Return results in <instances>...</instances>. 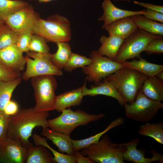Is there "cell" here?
Wrapping results in <instances>:
<instances>
[{"mask_svg": "<svg viewBox=\"0 0 163 163\" xmlns=\"http://www.w3.org/2000/svg\"><path fill=\"white\" fill-rule=\"evenodd\" d=\"M48 111H37L34 107L19 109L15 114L9 116L7 136L19 139L27 149L34 145L29 141L33 129L48 127Z\"/></svg>", "mask_w": 163, "mask_h": 163, "instance_id": "1", "label": "cell"}, {"mask_svg": "<svg viewBox=\"0 0 163 163\" xmlns=\"http://www.w3.org/2000/svg\"><path fill=\"white\" fill-rule=\"evenodd\" d=\"M147 77L136 70L124 67L105 78L113 85L125 102L131 103Z\"/></svg>", "mask_w": 163, "mask_h": 163, "instance_id": "2", "label": "cell"}, {"mask_svg": "<svg viewBox=\"0 0 163 163\" xmlns=\"http://www.w3.org/2000/svg\"><path fill=\"white\" fill-rule=\"evenodd\" d=\"M101 138L97 143L81 149V153L93 163H124L126 147L122 144L113 143L106 134Z\"/></svg>", "mask_w": 163, "mask_h": 163, "instance_id": "3", "label": "cell"}, {"mask_svg": "<svg viewBox=\"0 0 163 163\" xmlns=\"http://www.w3.org/2000/svg\"><path fill=\"white\" fill-rule=\"evenodd\" d=\"M33 31L46 41L54 43L68 42L71 38L69 21L65 17L58 14L50 16L46 20L39 18Z\"/></svg>", "mask_w": 163, "mask_h": 163, "instance_id": "4", "label": "cell"}, {"mask_svg": "<svg viewBox=\"0 0 163 163\" xmlns=\"http://www.w3.org/2000/svg\"><path fill=\"white\" fill-rule=\"evenodd\" d=\"M62 112L58 117L48 120V127L53 130L69 135L78 126H86L105 116L104 113L89 114L80 110L74 111L69 108L64 110Z\"/></svg>", "mask_w": 163, "mask_h": 163, "instance_id": "5", "label": "cell"}, {"mask_svg": "<svg viewBox=\"0 0 163 163\" xmlns=\"http://www.w3.org/2000/svg\"><path fill=\"white\" fill-rule=\"evenodd\" d=\"M52 75L38 76L31 79L36 103L34 107L37 111L55 110L56 97L55 92L57 86L56 80Z\"/></svg>", "mask_w": 163, "mask_h": 163, "instance_id": "6", "label": "cell"}, {"mask_svg": "<svg viewBox=\"0 0 163 163\" xmlns=\"http://www.w3.org/2000/svg\"><path fill=\"white\" fill-rule=\"evenodd\" d=\"M130 104H124L126 116L136 121L147 122L152 120L158 111L163 108V104L160 101L150 99L140 90L134 101Z\"/></svg>", "mask_w": 163, "mask_h": 163, "instance_id": "7", "label": "cell"}, {"mask_svg": "<svg viewBox=\"0 0 163 163\" xmlns=\"http://www.w3.org/2000/svg\"><path fill=\"white\" fill-rule=\"evenodd\" d=\"M51 54L40 53L29 51L25 56L26 67L21 76L22 79L27 80L40 76H61L63 73L61 69L52 63Z\"/></svg>", "mask_w": 163, "mask_h": 163, "instance_id": "8", "label": "cell"}, {"mask_svg": "<svg viewBox=\"0 0 163 163\" xmlns=\"http://www.w3.org/2000/svg\"><path fill=\"white\" fill-rule=\"evenodd\" d=\"M162 36L138 29L124 40L114 61L122 63L129 59L141 58V53L152 39Z\"/></svg>", "mask_w": 163, "mask_h": 163, "instance_id": "9", "label": "cell"}, {"mask_svg": "<svg viewBox=\"0 0 163 163\" xmlns=\"http://www.w3.org/2000/svg\"><path fill=\"white\" fill-rule=\"evenodd\" d=\"M90 57L92 62L82 68V69L86 75V80L94 82L95 85L101 82L103 79L124 67L122 63L104 57L96 51H92Z\"/></svg>", "mask_w": 163, "mask_h": 163, "instance_id": "10", "label": "cell"}, {"mask_svg": "<svg viewBox=\"0 0 163 163\" xmlns=\"http://www.w3.org/2000/svg\"><path fill=\"white\" fill-rule=\"evenodd\" d=\"M40 18L33 7L29 4L10 15L4 23L19 34L25 31L33 30Z\"/></svg>", "mask_w": 163, "mask_h": 163, "instance_id": "11", "label": "cell"}, {"mask_svg": "<svg viewBox=\"0 0 163 163\" xmlns=\"http://www.w3.org/2000/svg\"><path fill=\"white\" fill-rule=\"evenodd\" d=\"M27 151L19 139L6 136L0 142V163H25Z\"/></svg>", "mask_w": 163, "mask_h": 163, "instance_id": "12", "label": "cell"}, {"mask_svg": "<svg viewBox=\"0 0 163 163\" xmlns=\"http://www.w3.org/2000/svg\"><path fill=\"white\" fill-rule=\"evenodd\" d=\"M139 141V139L136 138L128 142L122 143L126 148L123 155L124 160L134 163H150L155 161L163 162V155L154 150L150 151L152 155V157L146 158L143 152L137 149Z\"/></svg>", "mask_w": 163, "mask_h": 163, "instance_id": "13", "label": "cell"}, {"mask_svg": "<svg viewBox=\"0 0 163 163\" xmlns=\"http://www.w3.org/2000/svg\"><path fill=\"white\" fill-rule=\"evenodd\" d=\"M23 54L15 44H12L0 50V61L13 70L20 72L26 64Z\"/></svg>", "mask_w": 163, "mask_h": 163, "instance_id": "14", "label": "cell"}, {"mask_svg": "<svg viewBox=\"0 0 163 163\" xmlns=\"http://www.w3.org/2000/svg\"><path fill=\"white\" fill-rule=\"evenodd\" d=\"M101 6L103 10V14L98 19V21L104 22L102 28L111 23L123 18L135 15L142 14L145 10L134 11L122 9L115 6L110 0H103Z\"/></svg>", "mask_w": 163, "mask_h": 163, "instance_id": "15", "label": "cell"}, {"mask_svg": "<svg viewBox=\"0 0 163 163\" xmlns=\"http://www.w3.org/2000/svg\"><path fill=\"white\" fill-rule=\"evenodd\" d=\"M109 34V36H114L125 40L138 28L130 17L123 18L116 21L104 28Z\"/></svg>", "mask_w": 163, "mask_h": 163, "instance_id": "16", "label": "cell"}, {"mask_svg": "<svg viewBox=\"0 0 163 163\" xmlns=\"http://www.w3.org/2000/svg\"><path fill=\"white\" fill-rule=\"evenodd\" d=\"M82 94L83 96H94L103 95L110 97L116 99L121 106H123L125 101L113 85L105 78L102 82L97 85H92L88 89L86 86V80L83 85Z\"/></svg>", "mask_w": 163, "mask_h": 163, "instance_id": "17", "label": "cell"}, {"mask_svg": "<svg viewBox=\"0 0 163 163\" xmlns=\"http://www.w3.org/2000/svg\"><path fill=\"white\" fill-rule=\"evenodd\" d=\"M42 134L50 140L58 148L60 152H65L70 155H74L72 139L70 135L53 130L48 127L43 129Z\"/></svg>", "mask_w": 163, "mask_h": 163, "instance_id": "18", "label": "cell"}, {"mask_svg": "<svg viewBox=\"0 0 163 163\" xmlns=\"http://www.w3.org/2000/svg\"><path fill=\"white\" fill-rule=\"evenodd\" d=\"M83 86L56 96L55 101V110L59 112L71 107L79 105L83 97L82 91Z\"/></svg>", "mask_w": 163, "mask_h": 163, "instance_id": "19", "label": "cell"}, {"mask_svg": "<svg viewBox=\"0 0 163 163\" xmlns=\"http://www.w3.org/2000/svg\"><path fill=\"white\" fill-rule=\"evenodd\" d=\"M124 40L116 36L107 37L105 35H102L99 40L101 46L97 51L101 56H106L114 60Z\"/></svg>", "mask_w": 163, "mask_h": 163, "instance_id": "20", "label": "cell"}, {"mask_svg": "<svg viewBox=\"0 0 163 163\" xmlns=\"http://www.w3.org/2000/svg\"><path fill=\"white\" fill-rule=\"evenodd\" d=\"M141 91L151 100L160 102L163 100V81L155 76L147 77L142 86Z\"/></svg>", "mask_w": 163, "mask_h": 163, "instance_id": "21", "label": "cell"}, {"mask_svg": "<svg viewBox=\"0 0 163 163\" xmlns=\"http://www.w3.org/2000/svg\"><path fill=\"white\" fill-rule=\"evenodd\" d=\"M122 64L124 67L136 70L147 77L156 76L163 71V65L150 63L141 58L138 60L134 59L131 61H126Z\"/></svg>", "mask_w": 163, "mask_h": 163, "instance_id": "22", "label": "cell"}, {"mask_svg": "<svg viewBox=\"0 0 163 163\" xmlns=\"http://www.w3.org/2000/svg\"><path fill=\"white\" fill-rule=\"evenodd\" d=\"M124 121L123 118L118 117L112 121L103 131L94 136L81 140H72V148L74 152L80 150L88 146L98 142L102 136L110 130L123 124Z\"/></svg>", "mask_w": 163, "mask_h": 163, "instance_id": "23", "label": "cell"}, {"mask_svg": "<svg viewBox=\"0 0 163 163\" xmlns=\"http://www.w3.org/2000/svg\"><path fill=\"white\" fill-rule=\"evenodd\" d=\"M27 163H53V156L49 150L41 145L33 146L27 149Z\"/></svg>", "mask_w": 163, "mask_h": 163, "instance_id": "24", "label": "cell"}, {"mask_svg": "<svg viewBox=\"0 0 163 163\" xmlns=\"http://www.w3.org/2000/svg\"><path fill=\"white\" fill-rule=\"evenodd\" d=\"M130 17L138 29L154 34L163 36V23L148 19L141 14Z\"/></svg>", "mask_w": 163, "mask_h": 163, "instance_id": "25", "label": "cell"}, {"mask_svg": "<svg viewBox=\"0 0 163 163\" xmlns=\"http://www.w3.org/2000/svg\"><path fill=\"white\" fill-rule=\"evenodd\" d=\"M57 49L56 52L51 54L53 64L60 69L64 68L69 60L72 53L70 45L67 42H61L56 43Z\"/></svg>", "mask_w": 163, "mask_h": 163, "instance_id": "26", "label": "cell"}, {"mask_svg": "<svg viewBox=\"0 0 163 163\" xmlns=\"http://www.w3.org/2000/svg\"><path fill=\"white\" fill-rule=\"evenodd\" d=\"M32 136L35 145H43L50 151L53 155V160L55 163H77L75 157L74 155H66L57 151L48 144L46 138L42 137L40 135L36 133H34Z\"/></svg>", "mask_w": 163, "mask_h": 163, "instance_id": "27", "label": "cell"}, {"mask_svg": "<svg viewBox=\"0 0 163 163\" xmlns=\"http://www.w3.org/2000/svg\"><path fill=\"white\" fill-rule=\"evenodd\" d=\"M21 77L5 81L0 80V111H3L6 105L11 100L12 94L21 82Z\"/></svg>", "mask_w": 163, "mask_h": 163, "instance_id": "28", "label": "cell"}, {"mask_svg": "<svg viewBox=\"0 0 163 163\" xmlns=\"http://www.w3.org/2000/svg\"><path fill=\"white\" fill-rule=\"evenodd\" d=\"M28 4L23 0H0V21L4 23L10 15Z\"/></svg>", "mask_w": 163, "mask_h": 163, "instance_id": "29", "label": "cell"}, {"mask_svg": "<svg viewBox=\"0 0 163 163\" xmlns=\"http://www.w3.org/2000/svg\"><path fill=\"white\" fill-rule=\"evenodd\" d=\"M139 134L153 139L158 143L163 145V122L151 123L148 122L141 125L138 130Z\"/></svg>", "mask_w": 163, "mask_h": 163, "instance_id": "30", "label": "cell"}, {"mask_svg": "<svg viewBox=\"0 0 163 163\" xmlns=\"http://www.w3.org/2000/svg\"><path fill=\"white\" fill-rule=\"evenodd\" d=\"M92 62L91 58L72 53L68 62L64 68L67 72H71L79 68L83 67L91 64Z\"/></svg>", "mask_w": 163, "mask_h": 163, "instance_id": "31", "label": "cell"}, {"mask_svg": "<svg viewBox=\"0 0 163 163\" xmlns=\"http://www.w3.org/2000/svg\"><path fill=\"white\" fill-rule=\"evenodd\" d=\"M27 50L28 52L47 53H49L50 48L43 37L34 33L28 46Z\"/></svg>", "mask_w": 163, "mask_h": 163, "instance_id": "32", "label": "cell"}, {"mask_svg": "<svg viewBox=\"0 0 163 163\" xmlns=\"http://www.w3.org/2000/svg\"><path fill=\"white\" fill-rule=\"evenodd\" d=\"M18 34L5 24L0 31V50L10 45L16 44Z\"/></svg>", "mask_w": 163, "mask_h": 163, "instance_id": "33", "label": "cell"}, {"mask_svg": "<svg viewBox=\"0 0 163 163\" xmlns=\"http://www.w3.org/2000/svg\"><path fill=\"white\" fill-rule=\"evenodd\" d=\"M34 34L33 30H29L19 34L15 44L23 53L28 52V47Z\"/></svg>", "mask_w": 163, "mask_h": 163, "instance_id": "34", "label": "cell"}, {"mask_svg": "<svg viewBox=\"0 0 163 163\" xmlns=\"http://www.w3.org/2000/svg\"><path fill=\"white\" fill-rule=\"evenodd\" d=\"M144 51L147 54H162L163 53V38L162 37L155 38L148 44Z\"/></svg>", "mask_w": 163, "mask_h": 163, "instance_id": "35", "label": "cell"}, {"mask_svg": "<svg viewBox=\"0 0 163 163\" xmlns=\"http://www.w3.org/2000/svg\"><path fill=\"white\" fill-rule=\"evenodd\" d=\"M21 76L20 72L13 70L0 61V80L8 81L21 77Z\"/></svg>", "mask_w": 163, "mask_h": 163, "instance_id": "36", "label": "cell"}, {"mask_svg": "<svg viewBox=\"0 0 163 163\" xmlns=\"http://www.w3.org/2000/svg\"><path fill=\"white\" fill-rule=\"evenodd\" d=\"M9 116L3 111H0V142L7 136L8 130Z\"/></svg>", "mask_w": 163, "mask_h": 163, "instance_id": "37", "label": "cell"}, {"mask_svg": "<svg viewBox=\"0 0 163 163\" xmlns=\"http://www.w3.org/2000/svg\"><path fill=\"white\" fill-rule=\"evenodd\" d=\"M145 17L160 23H163V13L157 11L147 9L145 10L144 13L142 14Z\"/></svg>", "mask_w": 163, "mask_h": 163, "instance_id": "38", "label": "cell"}, {"mask_svg": "<svg viewBox=\"0 0 163 163\" xmlns=\"http://www.w3.org/2000/svg\"><path fill=\"white\" fill-rule=\"evenodd\" d=\"M19 110L18 104L15 101L10 100L5 106L3 111L8 116L15 114Z\"/></svg>", "mask_w": 163, "mask_h": 163, "instance_id": "39", "label": "cell"}, {"mask_svg": "<svg viewBox=\"0 0 163 163\" xmlns=\"http://www.w3.org/2000/svg\"><path fill=\"white\" fill-rule=\"evenodd\" d=\"M134 3L138 5L142 6L147 9L152 10L163 13V6L139 2L136 1H134Z\"/></svg>", "mask_w": 163, "mask_h": 163, "instance_id": "40", "label": "cell"}, {"mask_svg": "<svg viewBox=\"0 0 163 163\" xmlns=\"http://www.w3.org/2000/svg\"><path fill=\"white\" fill-rule=\"evenodd\" d=\"M74 155L75 157L77 163H93L89 158L83 155L79 151V150L75 151Z\"/></svg>", "mask_w": 163, "mask_h": 163, "instance_id": "41", "label": "cell"}, {"mask_svg": "<svg viewBox=\"0 0 163 163\" xmlns=\"http://www.w3.org/2000/svg\"><path fill=\"white\" fill-rule=\"evenodd\" d=\"M155 76L161 81H163V71L158 73Z\"/></svg>", "mask_w": 163, "mask_h": 163, "instance_id": "42", "label": "cell"}, {"mask_svg": "<svg viewBox=\"0 0 163 163\" xmlns=\"http://www.w3.org/2000/svg\"><path fill=\"white\" fill-rule=\"evenodd\" d=\"M29 1L37 0L40 2H47L54 0H28Z\"/></svg>", "mask_w": 163, "mask_h": 163, "instance_id": "43", "label": "cell"}, {"mask_svg": "<svg viewBox=\"0 0 163 163\" xmlns=\"http://www.w3.org/2000/svg\"><path fill=\"white\" fill-rule=\"evenodd\" d=\"M5 25V24L4 22L0 21V31L3 29Z\"/></svg>", "mask_w": 163, "mask_h": 163, "instance_id": "44", "label": "cell"}]
</instances>
